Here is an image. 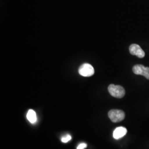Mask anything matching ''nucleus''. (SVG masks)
I'll list each match as a JSON object with an SVG mask.
<instances>
[{"mask_svg": "<svg viewBox=\"0 0 149 149\" xmlns=\"http://www.w3.org/2000/svg\"><path fill=\"white\" fill-rule=\"evenodd\" d=\"M108 90L111 96L117 98H122L125 94L124 88L121 86L111 84L108 86Z\"/></svg>", "mask_w": 149, "mask_h": 149, "instance_id": "nucleus-1", "label": "nucleus"}, {"mask_svg": "<svg viewBox=\"0 0 149 149\" xmlns=\"http://www.w3.org/2000/svg\"><path fill=\"white\" fill-rule=\"evenodd\" d=\"M108 117L114 123H118L124 120L125 113L123 111L119 109H112L108 112Z\"/></svg>", "mask_w": 149, "mask_h": 149, "instance_id": "nucleus-2", "label": "nucleus"}, {"mask_svg": "<svg viewBox=\"0 0 149 149\" xmlns=\"http://www.w3.org/2000/svg\"><path fill=\"white\" fill-rule=\"evenodd\" d=\"M80 74L84 77H90L95 73V70L91 64H82L79 69Z\"/></svg>", "mask_w": 149, "mask_h": 149, "instance_id": "nucleus-3", "label": "nucleus"}, {"mask_svg": "<svg viewBox=\"0 0 149 149\" xmlns=\"http://www.w3.org/2000/svg\"><path fill=\"white\" fill-rule=\"evenodd\" d=\"M133 71L135 74H140L145 76L149 80V68L145 67L143 65H136L133 68Z\"/></svg>", "mask_w": 149, "mask_h": 149, "instance_id": "nucleus-4", "label": "nucleus"}, {"mask_svg": "<svg viewBox=\"0 0 149 149\" xmlns=\"http://www.w3.org/2000/svg\"><path fill=\"white\" fill-rule=\"evenodd\" d=\"M130 53L133 55H135L139 58H143L145 56V52L141 48L136 44H132L129 47Z\"/></svg>", "mask_w": 149, "mask_h": 149, "instance_id": "nucleus-5", "label": "nucleus"}, {"mask_svg": "<svg viewBox=\"0 0 149 149\" xmlns=\"http://www.w3.org/2000/svg\"><path fill=\"white\" fill-rule=\"evenodd\" d=\"M127 133V129L123 127L116 128L113 133V138L115 139H119L124 137Z\"/></svg>", "mask_w": 149, "mask_h": 149, "instance_id": "nucleus-6", "label": "nucleus"}, {"mask_svg": "<svg viewBox=\"0 0 149 149\" xmlns=\"http://www.w3.org/2000/svg\"><path fill=\"white\" fill-rule=\"evenodd\" d=\"M27 119L32 124L36 123L37 120L36 113L32 109H29L28 111V112L27 113Z\"/></svg>", "mask_w": 149, "mask_h": 149, "instance_id": "nucleus-7", "label": "nucleus"}, {"mask_svg": "<svg viewBox=\"0 0 149 149\" xmlns=\"http://www.w3.org/2000/svg\"><path fill=\"white\" fill-rule=\"evenodd\" d=\"M71 139V136L70 135H66L61 138V141L64 143H68Z\"/></svg>", "mask_w": 149, "mask_h": 149, "instance_id": "nucleus-8", "label": "nucleus"}, {"mask_svg": "<svg viewBox=\"0 0 149 149\" xmlns=\"http://www.w3.org/2000/svg\"><path fill=\"white\" fill-rule=\"evenodd\" d=\"M87 147V145L85 143L80 144L77 148V149H84Z\"/></svg>", "mask_w": 149, "mask_h": 149, "instance_id": "nucleus-9", "label": "nucleus"}]
</instances>
